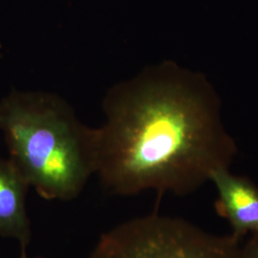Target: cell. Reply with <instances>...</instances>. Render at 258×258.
Listing matches in <instances>:
<instances>
[{"instance_id":"1","label":"cell","mask_w":258,"mask_h":258,"mask_svg":"<svg viewBox=\"0 0 258 258\" xmlns=\"http://www.w3.org/2000/svg\"><path fill=\"white\" fill-rule=\"evenodd\" d=\"M102 111L96 175L113 194H192L237 152L212 84L171 60L114 84Z\"/></svg>"},{"instance_id":"2","label":"cell","mask_w":258,"mask_h":258,"mask_svg":"<svg viewBox=\"0 0 258 258\" xmlns=\"http://www.w3.org/2000/svg\"><path fill=\"white\" fill-rule=\"evenodd\" d=\"M0 130L9 159L46 200L70 201L97 171V128L64 98L14 90L0 101Z\"/></svg>"},{"instance_id":"3","label":"cell","mask_w":258,"mask_h":258,"mask_svg":"<svg viewBox=\"0 0 258 258\" xmlns=\"http://www.w3.org/2000/svg\"><path fill=\"white\" fill-rule=\"evenodd\" d=\"M88 258H245L241 238L152 213L103 233Z\"/></svg>"},{"instance_id":"4","label":"cell","mask_w":258,"mask_h":258,"mask_svg":"<svg viewBox=\"0 0 258 258\" xmlns=\"http://www.w3.org/2000/svg\"><path fill=\"white\" fill-rule=\"evenodd\" d=\"M218 197L215 210L219 216L230 222L232 233L237 237L258 232V187L250 181L232 175L229 169L212 174Z\"/></svg>"},{"instance_id":"5","label":"cell","mask_w":258,"mask_h":258,"mask_svg":"<svg viewBox=\"0 0 258 258\" xmlns=\"http://www.w3.org/2000/svg\"><path fill=\"white\" fill-rule=\"evenodd\" d=\"M30 188L9 158H0V236L17 240L27 248L31 236L26 198Z\"/></svg>"},{"instance_id":"6","label":"cell","mask_w":258,"mask_h":258,"mask_svg":"<svg viewBox=\"0 0 258 258\" xmlns=\"http://www.w3.org/2000/svg\"><path fill=\"white\" fill-rule=\"evenodd\" d=\"M245 258H258V232L251 233L250 238L243 244Z\"/></svg>"},{"instance_id":"7","label":"cell","mask_w":258,"mask_h":258,"mask_svg":"<svg viewBox=\"0 0 258 258\" xmlns=\"http://www.w3.org/2000/svg\"><path fill=\"white\" fill-rule=\"evenodd\" d=\"M19 258H30L28 256L27 252H26V249H21V253Z\"/></svg>"}]
</instances>
